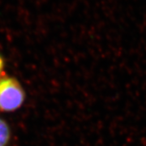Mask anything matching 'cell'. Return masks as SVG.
Returning <instances> with one entry per match:
<instances>
[{
	"mask_svg": "<svg viewBox=\"0 0 146 146\" xmlns=\"http://www.w3.org/2000/svg\"><path fill=\"white\" fill-rule=\"evenodd\" d=\"M25 101V92L16 79H0V110L13 111L20 108Z\"/></svg>",
	"mask_w": 146,
	"mask_h": 146,
	"instance_id": "1",
	"label": "cell"
},
{
	"mask_svg": "<svg viewBox=\"0 0 146 146\" xmlns=\"http://www.w3.org/2000/svg\"><path fill=\"white\" fill-rule=\"evenodd\" d=\"M10 140V129L5 121L0 119V146H7Z\"/></svg>",
	"mask_w": 146,
	"mask_h": 146,
	"instance_id": "2",
	"label": "cell"
},
{
	"mask_svg": "<svg viewBox=\"0 0 146 146\" xmlns=\"http://www.w3.org/2000/svg\"><path fill=\"white\" fill-rule=\"evenodd\" d=\"M3 67H4V63H3V59L2 56L0 55V75L3 72Z\"/></svg>",
	"mask_w": 146,
	"mask_h": 146,
	"instance_id": "3",
	"label": "cell"
}]
</instances>
